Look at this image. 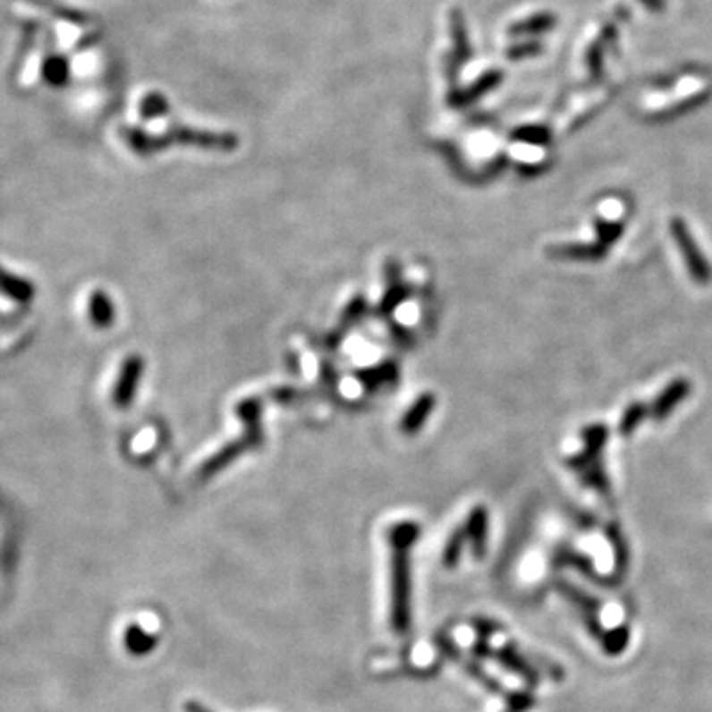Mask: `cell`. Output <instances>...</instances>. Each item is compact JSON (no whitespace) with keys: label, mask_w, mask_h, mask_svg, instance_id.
<instances>
[{"label":"cell","mask_w":712,"mask_h":712,"mask_svg":"<svg viewBox=\"0 0 712 712\" xmlns=\"http://www.w3.org/2000/svg\"><path fill=\"white\" fill-rule=\"evenodd\" d=\"M420 538L416 522L404 521L388 530V545L392 550V599L390 625L394 633L404 635L411 625V566L410 550Z\"/></svg>","instance_id":"6da1fadb"},{"label":"cell","mask_w":712,"mask_h":712,"mask_svg":"<svg viewBox=\"0 0 712 712\" xmlns=\"http://www.w3.org/2000/svg\"><path fill=\"white\" fill-rule=\"evenodd\" d=\"M671 232H673V238L677 242V246L681 250L682 258H685V264L691 277L699 281V284H708L710 277H712V269L708 266V261L702 256V251L699 248V243L692 238V233L689 232L687 224L682 218H673L671 220Z\"/></svg>","instance_id":"7a4b0ae2"},{"label":"cell","mask_w":712,"mask_h":712,"mask_svg":"<svg viewBox=\"0 0 712 712\" xmlns=\"http://www.w3.org/2000/svg\"><path fill=\"white\" fill-rule=\"evenodd\" d=\"M689 390H691V384L687 378L673 380L669 386L661 392V396L653 402L649 414L655 420H665L671 414L674 406L681 404V402L687 398Z\"/></svg>","instance_id":"3957f363"},{"label":"cell","mask_w":712,"mask_h":712,"mask_svg":"<svg viewBox=\"0 0 712 712\" xmlns=\"http://www.w3.org/2000/svg\"><path fill=\"white\" fill-rule=\"evenodd\" d=\"M487 511L483 504H477V507L470 513L465 524V538L471 542L473 555L477 558H483L485 555V542H487Z\"/></svg>","instance_id":"277c9868"},{"label":"cell","mask_w":712,"mask_h":712,"mask_svg":"<svg viewBox=\"0 0 712 712\" xmlns=\"http://www.w3.org/2000/svg\"><path fill=\"white\" fill-rule=\"evenodd\" d=\"M158 643V637L151 631H147L143 625L131 623L125 633H123V645L127 653L133 655V657H145V655L153 653Z\"/></svg>","instance_id":"5b68a950"},{"label":"cell","mask_w":712,"mask_h":712,"mask_svg":"<svg viewBox=\"0 0 712 712\" xmlns=\"http://www.w3.org/2000/svg\"><path fill=\"white\" fill-rule=\"evenodd\" d=\"M140 370H143V362H140V359H137V356H131V359L125 362L123 370H121V377L115 388L117 406H127L129 402L133 400Z\"/></svg>","instance_id":"8992f818"},{"label":"cell","mask_w":712,"mask_h":712,"mask_svg":"<svg viewBox=\"0 0 712 712\" xmlns=\"http://www.w3.org/2000/svg\"><path fill=\"white\" fill-rule=\"evenodd\" d=\"M548 256L564 259H599L606 256L602 243H560L548 248Z\"/></svg>","instance_id":"52a82bcc"},{"label":"cell","mask_w":712,"mask_h":712,"mask_svg":"<svg viewBox=\"0 0 712 712\" xmlns=\"http://www.w3.org/2000/svg\"><path fill=\"white\" fill-rule=\"evenodd\" d=\"M434 404H436L434 394H421L416 400V404L408 410V414L402 418V432L408 436L416 434L418 429L424 426V421L429 418V414H432Z\"/></svg>","instance_id":"ba28073f"},{"label":"cell","mask_w":712,"mask_h":712,"mask_svg":"<svg viewBox=\"0 0 712 712\" xmlns=\"http://www.w3.org/2000/svg\"><path fill=\"white\" fill-rule=\"evenodd\" d=\"M584 437H586V449H584V453H580V455H576V457L570 459V465L582 467V465H586V463L589 462V459H596V453L599 452V449L604 447V442H606V429H604V426H594V428L586 429Z\"/></svg>","instance_id":"9c48e42d"},{"label":"cell","mask_w":712,"mask_h":712,"mask_svg":"<svg viewBox=\"0 0 712 712\" xmlns=\"http://www.w3.org/2000/svg\"><path fill=\"white\" fill-rule=\"evenodd\" d=\"M649 414V410L641 402H633L631 406H627V410L623 411L622 421H620V434L622 436H630L633 434V429L640 426V421Z\"/></svg>","instance_id":"30bf717a"},{"label":"cell","mask_w":712,"mask_h":712,"mask_svg":"<svg viewBox=\"0 0 712 712\" xmlns=\"http://www.w3.org/2000/svg\"><path fill=\"white\" fill-rule=\"evenodd\" d=\"M91 318L99 326H107L114 321V307H111L109 299L103 293H96L91 297Z\"/></svg>","instance_id":"8fae6325"},{"label":"cell","mask_w":712,"mask_h":712,"mask_svg":"<svg viewBox=\"0 0 712 712\" xmlns=\"http://www.w3.org/2000/svg\"><path fill=\"white\" fill-rule=\"evenodd\" d=\"M465 540H467L465 538V530H455L452 537H449L447 545L444 548V556H442L444 564L447 568H453L459 562V558H462V550H463Z\"/></svg>","instance_id":"7c38bea8"},{"label":"cell","mask_w":712,"mask_h":712,"mask_svg":"<svg viewBox=\"0 0 712 712\" xmlns=\"http://www.w3.org/2000/svg\"><path fill=\"white\" fill-rule=\"evenodd\" d=\"M596 230L602 246H610L617 238L622 236L623 224L622 222H607V220H596Z\"/></svg>","instance_id":"4fadbf2b"},{"label":"cell","mask_w":712,"mask_h":712,"mask_svg":"<svg viewBox=\"0 0 712 712\" xmlns=\"http://www.w3.org/2000/svg\"><path fill=\"white\" fill-rule=\"evenodd\" d=\"M555 24V18L548 16V14H540V16H534L527 22H521L513 28L517 34H534V32H542V30H548V28Z\"/></svg>","instance_id":"5bb4252c"},{"label":"cell","mask_w":712,"mask_h":712,"mask_svg":"<svg viewBox=\"0 0 712 712\" xmlns=\"http://www.w3.org/2000/svg\"><path fill=\"white\" fill-rule=\"evenodd\" d=\"M517 137H519V139H522V140H527V143L538 145V143H547L548 133H547L545 129L532 127V129H522L521 133H517Z\"/></svg>","instance_id":"9a60e30c"},{"label":"cell","mask_w":712,"mask_h":712,"mask_svg":"<svg viewBox=\"0 0 712 712\" xmlns=\"http://www.w3.org/2000/svg\"><path fill=\"white\" fill-rule=\"evenodd\" d=\"M640 3L651 8V11H663L665 8V0H640Z\"/></svg>","instance_id":"2e32d148"},{"label":"cell","mask_w":712,"mask_h":712,"mask_svg":"<svg viewBox=\"0 0 712 712\" xmlns=\"http://www.w3.org/2000/svg\"><path fill=\"white\" fill-rule=\"evenodd\" d=\"M184 710H186V712H212L210 708L202 707L200 702H186V705H184Z\"/></svg>","instance_id":"e0dca14e"}]
</instances>
